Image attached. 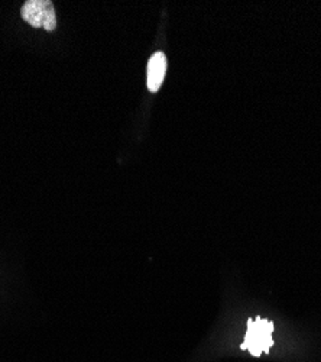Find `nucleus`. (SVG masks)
<instances>
[{"label": "nucleus", "instance_id": "1", "mask_svg": "<svg viewBox=\"0 0 321 362\" xmlns=\"http://www.w3.org/2000/svg\"><path fill=\"white\" fill-rule=\"evenodd\" d=\"M274 346V323L255 317L248 322V329L245 334V339L242 344V349L249 351L252 355L259 356L267 354Z\"/></svg>", "mask_w": 321, "mask_h": 362}, {"label": "nucleus", "instance_id": "3", "mask_svg": "<svg viewBox=\"0 0 321 362\" xmlns=\"http://www.w3.org/2000/svg\"><path fill=\"white\" fill-rule=\"evenodd\" d=\"M166 74V57L164 52H155L148 63V88L151 92H158Z\"/></svg>", "mask_w": 321, "mask_h": 362}, {"label": "nucleus", "instance_id": "2", "mask_svg": "<svg viewBox=\"0 0 321 362\" xmlns=\"http://www.w3.org/2000/svg\"><path fill=\"white\" fill-rule=\"evenodd\" d=\"M20 16L34 28H44L52 33L56 28V15L49 0H28L20 9Z\"/></svg>", "mask_w": 321, "mask_h": 362}]
</instances>
